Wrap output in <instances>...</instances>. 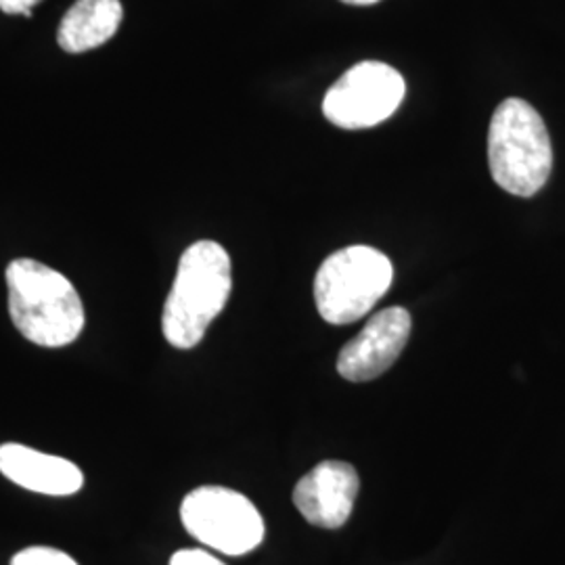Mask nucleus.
I'll return each instance as SVG.
<instances>
[{"mask_svg": "<svg viewBox=\"0 0 565 565\" xmlns=\"http://www.w3.org/2000/svg\"><path fill=\"white\" fill-rule=\"evenodd\" d=\"M9 317L28 342L63 348L76 342L86 323L84 303L72 281L46 264L20 258L4 273Z\"/></svg>", "mask_w": 565, "mask_h": 565, "instance_id": "f257e3e1", "label": "nucleus"}, {"mask_svg": "<svg viewBox=\"0 0 565 565\" xmlns=\"http://www.w3.org/2000/svg\"><path fill=\"white\" fill-rule=\"evenodd\" d=\"M233 289L231 258L221 243L198 242L184 249L163 303V338L179 350L202 342Z\"/></svg>", "mask_w": 565, "mask_h": 565, "instance_id": "f03ea898", "label": "nucleus"}, {"mask_svg": "<svg viewBox=\"0 0 565 565\" xmlns=\"http://www.w3.org/2000/svg\"><path fill=\"white\" fill-rule=\"evenodd\" d=\"M488 163L494 182L511 195L532 198L553 170V145L541 114L518 97L497 107L488 128Z\"/></svg>", "mask_w": 565, "mask_h": 565, "instance_id": "7ed1b4c3", "label": "nucleus"}, {"mask_svg": "<svg viewBox=\"0 0 565 565\" xmlns=\"http://www.w3.org/2000/svg\"><path fill=\"white\" fill-rule=\"evenodd\" d=\"M392 263L375 247L350 245L331 254L315 279V302L327 323L361 321L392 285Z\"/></svg>", "mask_w": 565, "mask_h": 565, "instance_id": "20e7f679", "label": "nucleus"}, {"mask_svg": "<svg viewBox=\"0 0 565 565\" xmlns=\"http://www.w3.org/2000/svg\"><path fill=\"white\" fill-rule=\"evenodd\" d=\"M184 530L223 555L242 557L264 541V520L256 505L237 490L200 486L181 505Z\"/></svg>", "mask_w": 565, "mask_h": 565, "instance_id": "39448f33", "label": "nucleus"}, {"mask_svg": "<svg viewBox=\"0 0 565 565\" xmlns=\"http://www.w3.org/2000/svg\"><path fill=\"white\" fill-rule=\"evenodd\" d=\"M406 95L398 70L382 61L352 65L323 99L327 120L343 130H363L392 118Z\"/></svg>", "mask_w": 565, "mask_h": 565, "instance_id": "423d86ee", "label": "nucleus"}, {"mask_svg": "<svg viewBox=\"0 0 565 565\" xmlns=\"http://www.w3.org/2000/svg\"><path fill=\"white\" fill-rule=\"evenodd\" d=\"M411 335V315L403 306H392L371 317L363 331L345 343L338 359L343 380L371 382L396 363Z\"/></svg>", "mask_w": 565, "mask_h": 565, "instance_id": "0eeeda50", "label": "nucleus"}, {"mask_svg": "<svg viewBox=\"0 0 565 565\" xmlns=\"http://www.w3.org/2000/svg\"><path fill=\"white\" fill-rule=\"evenodd\" d=\"M359 494V473L350 463L323 461L294 488V505L303 520L319 527H342Z\"/></svg>", "mask_w": 565, "mask_h": 565, "instance_id": "6e6552de", "label": "nucleus"}, {"mask_svg": "<svg viewBox=\"0 0 565 565\" xmlns=\"http://www.w3.org/2000/svg\"><path fill=\"white\" fill-rule=\"evenodd\" d=\"M0 473L13 484L46 497H70L84 486L78 465L15 443L0 446Z\"/></svg>", "mask_w": 565, "mask_h": 565, "instance_id": "1a4fd4ad", "label": "nucleus"}, {"mask_svg": "<svg viewBox=\"0 0 565 565\" xmlns=\"http://www.w3.org/2000/svg\"><path fill=\"white\" fill-rule=\"evenodd\" d=\"M120 0H76L63 15L57 41L67 53H86L111 41L120 28Z\"/></svg>", "mask_w": 565, "mask_h": 565, "instance_id": "9d476101", "label": "nucleus"}, {"mask_svg": "<svg viewBox=\"0 0 565 565\" xmlns=\"http://www.w3.org/2000/svg\"><path fill=\"white\" fill-rule=\"evenodd\" d=\"M11 565H81L72 555L53 546H28L13 555Z\"/></svg>", "mask_w": 565, "mask_h": 565, "instance_id": "9b49d317", "label": "nucleus"}, {"mask_svg": "<svg viewBox=\"0 0 565 565\" xmlns=\"http://www.w3.org/2000/svg\"><path fill=\"white\" fill-rule=\"evenodd\" d=\"M170 565H224L218 557L203 548H182L170 559Z\"/></svg>", "mask_w": 565, "mask_h": 565, "instance_id": "f8f14e48", "label": "nucleus"}, {"mask_svg": "<svg viewBox=\"0 0 565 565\" xmlns=\"http://www.w3.org/2000/svg\"><path fill=\"white\" fill-rule=\"evenodd\" d=\"M42 2V0H0V9L7 15H28L32 13V9Z\"/></svg>", "mask_w": 565, "mask_h": 565, "instance_id": "ddd939ff", "label": "nucleus"}, {"mask_svg": "<svg viewBox=\"0 0 565 565\" xmlns=\"http://www.w3.org/2000/svg\"><path fill=\"white\" fill-rule=\"evenodd\" d=\"M345 4H354V7H369V4H375L380 0H342Z\"/></svg>", "mask_w": 565, "mask_h": 565, "instance_id": "4468645a", "label": "nucleus"}]
</instances>
